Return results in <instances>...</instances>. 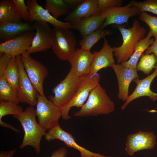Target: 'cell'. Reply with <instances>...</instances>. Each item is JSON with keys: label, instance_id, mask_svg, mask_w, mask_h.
Instances as JSON below:
<instances>
[{"label": "cell", "instance_id": "44dd1931", "mask_svg": "<svg viewBox=\"0 0 157 157\" xmlns=\"http://www.w3.org/2000/svg\"><path fill=\"white\" fill-rule=\"evenodd\" d=\"M29 21L6 22L0 24V41L3 42L27 31L34 30Z\"/></svg>", "mask_w": 157, "mask_h": 157}, {"label": "cell", "instance_id": "d590c367", "mask_svg": "<svg viewBox=\"0 0 157 157\" xmlns=\"http://www.w3.org/2000/svg\"><path fill=\"white\" fill-rule=\"evenodd\" d=\"M67 153L65 148L61 147L53 151L49 157H66Z\"/></svg>", "mask_w": 157, "mask_h": 157}, {"label": "cell", "instance_id": "3957f363", "mask_svg": "<svg viewBox=\"0 0 157 157\" xmlns=\"http://www.w3.org/2000/svg\"><path fill=\"white\" fill-rule=\"evenodd\" d=\"M115 109L114 103L99 83L91 90L85 102L74 115L85 117L107 115L113 112Z\"/></svg>", "mask_w": 157, "mask_h": 157}, {"label": "cell", "instance_id": "60d3db41", "mask_svg": "<svg viewBox=\"0 0 157 157\" xmlns=\"http://www.w3.org/2000/svg\"><path fill=\"white\" fill-rule=\"evenodd\" d=\"M151 112H157V111L153 110L151 111Z\"/></svg>", "mask_w": 157, "mask_h": 157}, {"label": "cell", "instance_id": "8992f818", "mask_svg": "<svg viewBox=\"0 0 157 157\" xmlns=\"http://www.w3.org/2000/svg\"><path fill=\"white\" fill-rule=\"evenodd\" d=\"M100 76L98 74L83 77L72 98L70 102L61 109V117L65 120L70 119L69 115L70 109L72 107L81 108L87 100L91 90L99 84Z\"/></svg>", "mask_w": 157, "mask_h": 157}, {"label": "cell", "instance_id": "f35d334b", "mask_svg": "<svg viewBox=\"0 0 157 157\" xmlns=\"http://www.w3.org/2000/svg\"><path fill=\"white\" fill-rule=\"evenodd\" d=\"M84 0H65V2L70 7L75 8Z\"/></svg>", "mask_w": 157, "mask_h": 157}, {"label": "cell", "instance_id": "8d00e7d4", "mask_svg": "<svg viewBox=\"0 0 157 157\" xmlns=\"http://www.w3.org/2000/svg\"><path fill=\"white\" fill-rule=\"evenodd\" d=\"M154 53L157 59V38L155 39L153 43L145 51L144 54ZM156 66H157V63Z\"/></svg>", "mask_w": 157, "mask_h": 157}, {"label": "cell", "instance_id": "74e56055", "mask_svg": "<svg viewBox=\"0 0 157 157\" xmlns=\"http://www.w3.org/2000/svg\"><path fill=\"white\" fill-rule=\"evenodd\" d=\"M16 151L15 149L8 151H1L0 152V157H13Z\"/></svg>", "mask_w": 157, "mask_h": 157}, {"label": "cell", "instance_id": "9a60e30c", "mask_svg": "<svg viewBox=\"0 0 157 157\" xmlns=\"http://www.w3.org/2000/svg\"><path fill=\"white\" fill-rule=\"evenodd\" d=\"M26 4L29 12V21H41L49 23L54 27L74 28L70 23L60 21L53 17L47 10L40 5L36 0H27Z\"/></svg>", "mask_w": 157, "mask_h": 157}, {"label": "cell", "instance_id": "ab89813d", "mask_svg": "<svg viewBox=\"0 0 157 157\" xmlns=\"http://www.w3.org/2000/svg\"><path fill=\"white\" fill-rule=\"evenodd\" d=\"M0 125L2 127L7 128L10 129L17 133H19V130L13 126L11 125L10 124L2 121V119L0 120Z\"/></svg>", "mask_w": 157, "mask_h": 157}, {"label": "cell", "instance_id": "30bf717a", "mask_svg": "<svg viewBox=\"0 0 157 157\" xmlns=\"http://www.w3.org/2000/svg\"><path fill=\"white\" fill-rule=\"evenodd\" d=\"M19 71L17 96L20 102L36 106L39 93L28 78L25 70L20 55L16 56Z\"/></svg>", "mask_w": 157, "mask_h": 157}, {"label": "cell", "instance_id": "277c9868", "mask_svg": "<svg viewBox=\"0 0 157 157\" xmlns=\"http://www.w3.org/2000/svg\"><path fill=\"white\" fill-rule=\"evenodd\" d=\"M83 77L77 76L70 69L65 78L52 89L54 95L49 96V99L61 109L71 100Z\"/></svg>", "mask_w": 157, "mask_h": 157}, {"label": "cell", "instance_id": "7402d4cb", "mask_svg": "<svg viewBox=\"0 0 157 157\" xmlns=\"http://www.w3.org/2000/svg\"><path fill=\"white\" fill-rule=\"evenodd\" d=\"M105 20L99 14L83 18L71 24L73 28L78 31L82 39L99 29Z\"/></svg>", "mask_w": 157, "mask_h": 157}, {"label": "cell", "instance_id": "5b68a950", "mask_svg": "<svg viewBox=\"0 0 157 157\" xmlns=\"http://www.w3.org/2000/svg\"><path fill=\"white\" fill-rule=\"evenodd\" d=\"M51 49L57 57L62 60H68L76 50L77 40L69 29L56 27L53 29Z\"/></svg>", "mask_w": 157, "mask_h": 157}, {"label": "cell", "instance_id": "9c48e42d", "mask_svg": "<svg viewBox=\"0 0 157 157\" xmlns=\"http://www.w3.org/2000/svg\"><path fill=\"white\" fill-rule=\"evenodd\" d=\"M141 13L136 7L129 2L123 6H114L108 8L100 13L101 17L105 20L100 28L104 29L106 26L112 24L121 25L124 23L128 24L130 18L138 15Z\"/></svg>", "mask_w": 157, "mask_h": 157}, {"label": "cell", "instance_id": "603a6c76", "mask_svg": "<svg viewBox=\"0 0 157 157\" xmlns=\"http://www.w3.org/2000/svg\"><path fill=\"white\" fill-rule=\"evenodd\" d=\"M152 36H153L152 34L149 31L146 37L138 42L133 53L129 59L126 62L121 63L120 64L127 68L136 69L139 58L144 52L154 42V40L151 38Z\"/></svg>", "mask_w": 157, "mask_h": 157}, {"label": "cell", "instance_id": "5bb4252c", "mask_svg": "<svg viewBox=\"0 0 157 157\" xmlns=\"http://www.w3.org/2000/svg\"><path fill=\"white\" fill-rule=\"evenodd\" d=\"M35 32L25 31L6 41L0 43V53L9 54L13 57L21 55L31 45Z\"/></svg>", "mask_w": 157, "mask_h": 157}, {"label": "cell", "instance_id": "e575fe53", "mask_svg": "<svg viewBox=\"0 0 157 157\" xmlns=\"http://www.w3.org/2000/svg\"><path fill=\"white\" fill-rule=\"evenodd\" d=\"M13 57L9 54L0 53V77L3 75L11 59Z\"/></svg>", "mask_w": 157, "mask_h": 157}, {"label": "cell", "instance_id": "7a4b0ae2", "mask_svg": "<svg viewBox=\"0 0 157 157\" xmlns=\"http://www.w3.org/2000/svg\"><path fill=\"white\" fill-rule=\"evenodd\" d=\"M115 26L120 32L123 39L121 46L113 47L114 56L119 64L129 59L138 42L144 38L146 31L137 19L133 20L132 26L128 28L121 25Z\"/></svg>", "mask_w": 157, "mask_h": 157}, {"label": "cell", "instance_id": "83f0119b", "mask_svg": "<svg viewBox=\"0 0 157 157\" xmlns=\"http://www.w3.org/2000/svg\"><path fill=\"white\" fill-rule=\"evenodd\" d=\"M11 101L18 104L19 103L17 90L8 83L4 77H0V101Z\"/></svg>", "mask_w": 157, "mask_h": 157}, {"label": "cell", "instance_id": "836d02e7", "mask_svg": "<svg viewBox=\"0 0 157 157\" xmlns=\"http://www.w3.org/2000/svg\"><path fill=\"white\" fill-rule=\"evenodd\" d=\"M123 0H97V5L100 13L105 10L109 8L121 6Z\"/></svg>", "mask_w": 157, "mask_h": 157}, {"label": "cell", "instance_id": "8fae6325", "mask_svg": "<svg viewBox=\"0 0 157 157\" xmlns=\"http://www.w3.org/2000/svg\"><path fill=\"white\" fill-rule=\"evenodd\" d=\"M45 139L48 142L55 139L63 142L69 147H72L78 151L81 157H115L105 156L92 152L77 144L73 135L63 130L59 124L48 130L44 135Z\"/></svg>", "mask_w": 157, "mask_h": 157}, {"label": "cell", "instance_id": "d4e9b609", "mask_svg": "<svg viewBox=\"0 0 157 157\" xmlns=\"http://www.w3.org/2000/svg\"><path fill=\"white\" fill-rule=\"evenodd\" d=\"M3 76L9 85L17 90L18 88L19 74L16 56L11 59Z\"/></svg>", "mask_w": 157, "mask_h": 157}, {"label": "cell", "instance_id": "ffe728a7", "mask_svg": "<svg viewBox=\"0 0 157 157\" xmlns=\"http://www.w3.org/2000/svg\"><path fill=\"white\" fill-rule=\"evenodd\" d=\"M100 14L97 0H84L66 15L64 21L73 24L83 18Z\"/></svg>", "mask_w": 157, "mask_h": 157}, {"label": "cell", "instance_id": "e0dca14e", "mask_svg": "<svg viewBox=\"0 0 157 157\" xmlns=\"http://www.w3.org/2000/svg\"><path fill=\"white\" fill-rule=\"evenodd\" d=\"M157 76V66H156L154 72L145 78L140 80L139 78L134 79L136 86L133 92L129 95L127 100L122 105V110L125 109L128 105L134 100L139 97L147 96L154 102L157 100V93L152 91L150 88L151 84Z\"/></svg>", "mask_w": 157, "mask_h": 157}, {"label": "cell", "instance_id": "f546056e", "mask_svg": "<svg viewBox=\"0 0 157 157\" xmlns=\"http://www.w3.org/2000/svg\"><path fill=\"white\" fill-rule=\"evenodd\" d=\"M23 111V108L15 103L6 101H0V120L6 115H16Z\"/></svg>", "mask_w": 157, "mask_h": 157}, {"label": "cell", "instance_id": "4dcf8cb0", "mask_svg": "<svg viewBox=\"0 0 157 157\" xmlns=\"http://www.w3.org/2000/svg\"><path fill=\"white\" fill-rule=\"evenodd\" d=\"M133 6L137 7L141 12H149L157 15V0H146L143 1H130Z\"/></svg>", "mask_w": 157, "mask_h": 157}, {"label": "cell", "instance_id": "2e32d148", "mask_svg": "<svg viewBox=\"0 0 157 157\" xmlns=\"http://www.w3.org/2000/svg\"><path fill=\"white\" fill-rule=\"evenodd\" d=\"M116 74L118 84V98L125 102L129 98V85L133 81L139 77L136 69H129L121 64L114 63L111 67Z\"/></svg>", "mask_w": 157, "mask_h": 157}, {"label": "cell", "instance_id": "484cf974", "mask_svg": "<svg viewBox=\"0 0 157 157\" xmlns=\"http://www.w3.org/2000/svg\"><path fill=\"white\" fill-rule=\"evenodd\" d=\"M113 31L109 30H104L100 28L95 31L88 35L79 42L81 48L85 50L90 51L92 46L100 40L104 38L107 35L112 34Z\"/></svg>", "mask_w": 157, "mask_h": 157}, {"label": "cell", "instance_id": "ba28073f", "mask_svg": "<svg viewBox=\"0 0 157 157\" xmlns=\"http://www.w3.org/2000/svg\"><path fill=\"white\" fill-rule=\"evenodd\" d=\"M20 57L26 73L39 94L45 96L43 91L44 81L49 72L43 64L33 58L26 52H23Z\"/></svg>", "mask_w": 157, "mask_h": 157}, {"label": "cell", "instance_id": "ac0fdd59", "mask_svg": "<svg viewBox=\"0 0 157 157\" xmlns=\"http://www.w3.org/2000/svg\"><path fill=\"white\" fill-rule=\"evenodd\" d=\"M94 54L81 48L77 49L68 60L71 69L77 76L82 77L90 74Z\"/></svg>", "mask_w": 157, "mask_h": 157}, {"label": "cell", "instance_id": "f1b7e54d", "mask_svg": "<svg viewBox=\"0 0 157 157\" xmlns=\"http://www.w3.org/2000/svg\"><path fill=\"white\" fill-rule=\"evenodd\" d=\"M157 63V58L154 53L143 54L137 63L136 70L149 75L153 69L155 68Z\"/></svg>", "mask_w": 157, "mask_h": 157}, {"label": "cell", "instance_id": "cb8c5ba5", "mask_svg": "<svg viewBox=\"0 0 157 157\" xmlns=\"http://www.w3.org/2000/svg\"><path fill=\"white\" fill-rule=\"evenodd\" d=\"M22 19L11 0L0 1V24L21 21Z\"/></svg>", "mask_w": 157, "mask_h": 157}, {"label": "cell", "instance_id": "4316f807", "mask_svg": "<svg viewBox=\"0 0 157 157\" xmlns=\"http://www.w3.org/2000/svg\"><path fill=\"white\" fill-rule=\"evenodd\" d=\"M45 9L55 18L68 14L71 8L65 0H46Z\"/></svg>", "mask_w": 157, "mask_h": 157}, {"label": "cell", "instance_id": "52a82bcc", "mask_svg": "<svg viewBox=\"0 0 157 157\" xmlns=\"http://www.w3.org/2000/svg\"><path fill=\"white\" fill-rule=\"evenodd\" d=\"M39 124L48 130L59 124L61 117V109L45 96L39 94L35 109Z\"/></svg>", "mask_w": 157, "mask_h": 157}, {"label": "cell", "instance_id": "d6986e66", "mask_svg": "<svg viewBox=\"0 0 157 157\" xmlns=\"http://www.w3.org/2000/svg\"><path fill=\"white\" fill-rule=\"evenodd\" d=\"M92 62L89 74L92 75L97 74L101 69L111 67L115 63L113 57V47H111L108 41L104 38L103 47L99 51H95Z\"/></svg>", "mask_w": 157, "mask_h": 157}, {"label": "cell", "instance_id": "7c38bea8", "mask_svg": "<svg viewBox=\"0 0 157 157\" xmlns=\"http://www.w3.org/2000/svg\"><path fill=\"white\" fill-rule=\"evenodd\" d=\"M36 30L31 46L26 51L28 54L44 52L51 48L53 41V29L48 23L41 21L33 22Z\"/></svg>", "mask_w": 157, "mask_h": 157}, {"label": "cell", "instance_id": "1f68e13d", "mask_svg": "<svg viewBox=\"0 0 157 157\" xmlns=\"http://www.w3.org/2000/svg\"><path fill=\"white\" fill-rule=\"evenodd\" d=\"M139 15V19L149 27L155 39L157 38V17L153 16L145 12L141 13Z\"/></svg>", "mask_w": 157, "mask_h": 157}, {"label": "cell", "instance_id": "d6a6232c", "mask_svg": "<svg viewBox=\"0 0 157 157\" xmlns=\"http://www.w3.org/2000/svg\"><path fill=\"white\" fill-rule=\"evenodd\" d=\"M22 19L24 21H28L29 13L26 4L24 0H11Z\"/></svg>", "mask_w": 157, "mask_h": 157}, {"label": "cell", "instance_id": "4fadbf2b", "mask_svg": "<svg viewBox=\"0 0 157 157\" xmlns=\"http://www.w3.org/2000/svg\"><path fill=\"white\" fill-rule=\"evenodd\" d=\"M156 136L153 132L139 131L129 134L125 144V150L130 156L137 152L154 149L156 144Z\"/></svg>", "mask_w": 157, "mask_h": 157}, {"label": "cell", "instance_id": "6da1fadb", "mask_svg": "<svg viewBox=\"0 0 157 157\" xmlns=\"http://www.w3.org/2000/svg\"><path fill=\"white\" fill-rule=\"evenodd\" d=\"M35 109L33 106L26 108L24 111L13 115L18 120L23 129L24 135L19 147L23 149L29 146L35 149L38 154L41 151L40 142L42 138L46 133L47 129L41 126L36 119Z\"/></svg>", "mask_w": 157, "mask_h": 157}]
</instances>
